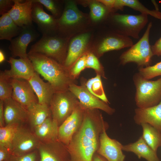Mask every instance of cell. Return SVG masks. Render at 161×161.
Listing matches in <instances>:
<instances>
[{
	"mask_svg": "<svg viewBox=\"0 0 161 161\" xmlns=\"http://www.w3.org/2000/svg\"><path fill=\"white\" fill-rule=\"evenodd\" d=\"M109 127L98 109L85 110L80 127L66 146L70 161H92L99 147L100 135Z\"/></svg>",
	"mask_w": 161,
	"mask_h": 161,
	"instance_id": "6da1fadb",
	"label": "cell"
},
{
	"mask_svg": "<svg viewBox=\"0 0 161 161\" xmlns=\"http://www.w3.org/2000/svg\"><path fill=\"white\" fill-rule=\"evenodd\" d=\"M27 54L35 71L47 81L55 92L68 90L70 84L74 83L63 65L41 54Z\"/></svg>",
	"mask_w": 161,
	"mask_h": 161,
	"instance_id": "7a4b0ae2",
	"label": "cell"
},
{
	"mask_svg": "<svg viewBox=\"0 0 161 161\" xmlns=\"http://www.w3.org/2000/svg\"><path fill=\"white\" fill-rule=\"evenodd\" d=\"M137 107L145 108L157 105L161 101V76L155 80L146 79L138 72L133 76Z\"/></svg>",
	"mask_w": 161,
	"mask_h": 161,
	"instance_id": "3957f363",
	"label": "cell"
},
{
	"mask_svg": "<svg viewBox=\"0 0 161 161\" xmlns=\"http://www.w3.org/2000/svg\"><path fill=\"white\" fill-rule=\"evenodd\" d=\"M152 25V22H149L140 39L121 54L120 57L121 64L125 65L130 63H134L139 68L150 66L151 59L154 56L149 42Z\"/></svg>",
	"mask_w": 161,
	"mask_h": 161,
	"instance_id": "277c9868",
	"label": "cell"
},
{
	"mask_svg": "<svg viewBox=\"0 0 161 161\" xmlns=\"http://www.w3.org/2000/svg\"><path fill=\"white\" fill-rule=\"evenodd\" d=\"M67 40L53 34L43 35L31 46L28 53L41 54L63 65L66 55Z\"/></svg>",
	"mask_w": 161,
	"mask_h": 161,
	"instance_id": "5b68a950",
	"label": "cell"
},
{
	"mask_svg": "<svg viewBox=\"0 0 161 161\" xmlns=\"http://www.w3.org/2000/svg\"><path fill=\"white\" fill-rule=\"evenodd\" d=\"M79 105L77 98L69 90L56 92L49 104L52 119L59 126Z\"/></svg>",
	"mask_w": 161,
	"mask_h": 161,
	"instance_id": "8992f818",
	"label": "cell"
},
{
	"mask_svg": "<svg viewBox=\"0 0 161 161\" xmlns=\"http://www.w3.org/2000/svg\"><path fill=\"white\" fill-rule=\"evenodd\" d=\"M111 18L117 27V32L136 39L139 38L140 32L148 22V16L142 14L133 15L116 13Z\"/></svg>",
	"mask_w": 161,
	"mask_h": 161,
	"instance_id": "52a82bcc",
	"label": "cell"
},
{
	"mask_svg": "<svg viewBox=\"0 0 161 161\" xmlns=\"http://www.w3.org/2000/svg\"><path fill=\"white\" fill-rule=\"evenodd\" d=\"M68 90L77 98L81 107L84 110L100 109L109 115L115 112V109L91 94L86 88L84 83L81 86L74 83L69 85Z\"/></svg>",
	"mask_w": 161,
	"mask_h": 161,
	"instance_id": "ba28073f",
	"label": "cell"
},
{
	"mask_svg": "<svg viewBox=\"0 0 161 161\" xmlns=\"http://www.w3.org/2000/svg\"><path fill=\"white\" fill-rule=\"evenodd\" d=\"M41 143L33 133L21 126L11 144L9 151L11 155H23L38 148Z\"/></svg>",
	"mask_w": 161,
	"mask_h": 161,
	"instance_id": "9c48e42d",
	"label": "cell"
},
{
	"mask_svg": "<svg viewBox=\"0 0 161 161\" xmlns=\"http://www.w3.org/2000/svg\"><path fill=\"white\" fill-rule=\"evenodd\" d=\"M84 112L79 104L71 115L59 126L58 141L66 146L69 144L82 124Z\"/></svg>",
	"mask_w": 161,
	"mask_h": 161,
	"instance_id": "30bf717a",
	"label": "cell"
},
{
	"mask_svg": "<svg viewBox=\"0 0 161 161\" xmlns=\"http://www.w3.org/2000/svg\"><path fill=\"white\" fill-rule=\"evenodd\" d=\"M104 129L100 137V143L97 153L107 161H124L126 156L123 152V145L117 140L111 138Z\"/></svg>",
	"mask_w": 161,
	"mask_h": 161,
	"instance_id": "8fae6325",
	"label": "cell"
},
{
	"mask_svg": "<svg viewBox=\"0 0 161 161\" xmlns=\"http://www.w3.org/2000/svg\"><path fill=\"white\" fill-rule=\"evenodd\" d=\"M38 34L32 27V25L22 27L19 35L10 41L9 48L12 57H18L20 58L28 59L27 53V47L29 44L35 40Z\"/></svg>",
	"mask_w": 161,
	"mask_h": 161,
	"instance_id": "7c38bea8",
	"label": "cell"
},
{
	"mask_svg": "<svg viewBox=\"0 0 161 161\" xmlns=\"http://www.w3.org/2000/svg\"><path fill=\"white\" fill-rule=\"evenodd\" d=\"M13 91L11 97L27 109L33 104L38 103L37 97L28 80L10 78Z\"/></svg>",
	"mask_w": 161,
	"mask_h": 161,
	"instance_id": "4fadbf2b",
	"label": "cell"
},
{
	"mask_svg": "<svg viewBox=\"0 0 161 161\" xmlns=\"http://www.w3.org/2000/svg\"><path fill=\"white\" fill-rule=\"evenodd\" d=\"M32 0V21L37 24L42 35L53 34L58 30L57 19L46 13L41 3Z\"/></svg>",
	"mask_w": 161,
	"mask_h": 161,
	"instance_id": "5bb4252c",
	"label": "cell"
},
{
	"mask_svg": "<svg viewBox=\"0 0 161 161\" xmlns=\"http://www.w3.org/2000/svg\"><path fill=\"white\" fill-rule=\"evenodd\" d=\"M38 148L40 155V161H70L66 146L58 140L41 143Z\"/></svg>",
	"mask_w": 161,
	"mask_h": 161,
	"instance_id": "9a60e30c",
	"label": "cell"
},
{
	"mask_svg": "<svg viewBox=\"0 0 161 161\" xmlns=\"http://www.w3.org/2000/svg\"><path fill=\"white\" fill-rule=\"evenodd\" d=\"M14 4L7 13L18 26L32 25V0H13Z\"/></svg>",
	"mask_w": 161,
	"mask_h": 161,
	"instance_id": "2e32d148",
	"label": "cell"
},
{
	"mask_svg": "<svg viewBox=\"0 0 161 161\" xmlns=\"http://www.w3.org/2000/svg\"><path fill=\"white\" fill-rule=\"evenodd\" d=\"M7 61L10 65V69L3 72L9 78L28 81L35 72L29 58L17 59L11 57Z\"/></svg>",
	"mask_w": 161,
	"mask_h": 161,
	"instance_id": "e0dca14e",
	"label": "cell"
},
{
	"mask_svg": "<svg viewBox=\"0 0 161 161\" xmlns=\"http://www.w3.org/2000/svg\"><path fill=\"white\" fill-rule=\"evenodd\" d=\"M90 37L89 33H85L75 37L71 40L63 64L66 68L68 69L85 54Z\"/></svg>",
	"mask_w": 161,
	"mask_h": 161,
	"instance_id": "ac0fdd59",
	"label": "cell"
},
{
	"mask_svg": "<svg viewBox=\"0 0 161 161\" xmlns=\"http://www.w3.org/2000/svg\"><path fill=\"white\" fill-rule=\"evenodd\" d=\"M133 119L137 125L147 123L161 132V101L152 107L136 108Z\"/></svg>",
	"mask_w": 161,
	"mask_h": 161,
	"instance_id": "d6986e66",
	"label": "cell"
},
{
	"mask_svg": "<svg viewBox=\"0 0 161 161\" xmlns=\"http://www.w3.org/2000/svg\"><path fill=\"white\" fill-rule=\"evenodd\" d=\"M83 18L75 4L72 1H67L62 14L57 19L58 30L65 33L70 27L80 22Z\"/></svg>",
	"mask_w": 161,
	"mask_h": 161,
	"instance_id": "ffe728a7",
	"label": "cell"
},
{
	"mask_svg": "<svg viewBox=\"0 0 161 161\" xmlns=\"http://www.w3.org/2000/svg\"><path fill=\"white\" fill-rule=\"evenodd\" d=\"M3 109L5 125L13 123H22L28 121L27 109L12 97L3 101Z\"/></svg>",
	"mask_w": 161,
	"mask_h": 161,
	"instance_id": "44dd1931",
	"label": "cell"
},
{
	"mask_svg": "<svg viewBox=\"0 0 161 161\" xmlns=\"http://www.w3.org/2000/svg\"><path fill=\"white\" fill-rule=\"evenodd\" d=\"M133 44L132 40L129 37L116 32L103 38L97 47V52L98 55L101 56L109 51L130 47Z\"/></svg>",
	"mask_w": 161,
	"mask_h": 161,
	"instance_id": "7402d4cb",
	"label": "cell"
},
{
	"mask_svg": "<svg viewBox=\"0 0 161 161\" xmlns=\"http://www.w3.org/2000/svg\"><path fill=\"white\" fill-rule=\"evenodd\" d=\"M28 81L37 97L38 103L49 106L50 101L56 92L50 84L44 82L36 72Z\"/></svg>",
	"mask_w": 161,
	"mask_h": 161,
	"instance_id": "603a6c76",
	"label": "cell"
},
{
	"mask_svg": "<svg viewBox=\"0 0 161 161\" xmlns=\"http://www.w3.org/2000/svg\"><path fill=\"white\" fill-rule=\"evenodd\" d=\"M59 126L50 117L35 127L33 133L41 143H47L58 140Z\"/></svg>",
	"mask_w": 161,
	"mask_h": 161,
	"instance_id": "cb8c5ba5",
	"label": "cell"
},
{
	"mask_svg": "<svg viewBox=\"0 0 161 161\" xmlns=\"http://www.w3.org/2000/svg\"><path fill=\"white\" fill-rule=\"evenodd\" d=\"M123 150L132 152L139 158H143L147 161H160L157 152L147 144L142 136L135 142L123 145Z\"/></svg>",
	"mask_w": 161,
	"mask_h": 161,
	"instance_id": "d4e9b609",
	"label": "cell"
},
{
	"mask_svg": "<svg viewBox=\"0 0 161 161\" xmlns=\"http://www.w3.org/2000/svg\"><path fill=\"white\" fill-rule=\"evenodd\" d=\"M27 110L28 121L33 129L52 116L49 106L47 105L37 103L31 106Z\"/></svg>",
	"mask_w": 161,
	"mask_h": 161,
	"instance_id": "484cf974",
	"label": "cell"
},
{
	"mask_svg": "<svg viewBox=\"0 0 161 161\" xmlns=\"http://www.w3.org/2000/svg\"><path fill=\"white\" fill-rule=\"evenodd\" d=\"M22 27L18 26L8 13L2 15L0 18V39L10 41L15 37L18 36Z\"/></svg>",
	"mask_w": 161,
	"mask_h": 161,
	"instance_id": "4316f807",
	"label": "cell"
},
{
	"mask_svg": "<svg viewBox=\"0 0 161 161\" xmlns=\"http://www.w3.org/2000/svg\"><path fill=\"white\" fill-rule=\"evenodd\" d=\"M127 6L140 12L141 14L150 15L161 21V12L159 10H150L137 0H115V8L122 10Z\"/></svg>",
	"mask_w": 161,
	"mask_h": 161,
	"instance_id": "83f0119b",
	"label": "cell"
},
{
	"mask_svg": "<svg viewBox=\"0 0 161 161\" xmlns=\"http://www.w3.org/2000/svg\"><path fill=\"white\" fill-rule=\"evenodd\" d=\"M143 138L147 144L157 152L161 146V132L147 123L142 124Z\"/></svg>",
	"mask_w": 161,
	"mask_h": 161,
	"instance_id": "f1b7e54d",
	"label": "cell"
},
{
	"mask_svg": "<svg viewBox=\"0 0 161 161\" xmlns=\"http://www.w3.org/2000/svg\"><path fill=\"white\" fill-rule=\"evenodd\" d=\"M84 83L87 89L93 95L107 103H109L104 91L100 75L97 74Z\"/></svg>",
	"mask_w": 161,
	"mask_h": 161,
	"instance_id": "f546056e",
	"label": "cell"
},
{
	"mask_svg": "<svg viewBox=\"0 0 161 161\" xmlns=\"http://www.w3.org/2000/svg\"><path fill=\"white\" fill-rule=\"evenodd\" d=\"M22 126L19 123H13L0 127V145L9 151L11 144L17 131Z\"/></svg>",
	"mask_w": 161,
	"mask_h": 161,
	"instance_id": "4dcf8cb0",
	"label": "cell"
},
{
	"mask_svg": "<svg viewBox=\"0 0 161 161\" xmlns=\"http://www.w3.org/2000/svg\"><path fill=\"white\" fill-rule=\"evenodd\" d=\"M89 6L90 16L94 21L101 20L111 12L103 4L97 1L91 3Z\"/></svg>",
	"mask_w": 161,
	"mask_h": 161,
	"instance_id": "1f68e13d",
	"label": "cell"
},
{
	"mask_svg": "<svg viewBox=\"0 0 161 161\" xmlns=\"http://www.w3.org/2000/svg\"><path fill=\"white\" fill-rule=\"evenodd\" d=\"M13 88L10 78L7 77L3 71L0 74V100L4 101L11 97Z\"/></svg>",
	"mask_w": 161,
	"mask_h": 161,
	"instance_id": "d6a6232c",
	"label": "cell"
},
{
	"mask_svg": "<svg viewBox=\"0 0 161 161\" xmlns=\"http://www.w3.org/2000/svg\"><path fill=\"white\" fill-rule=\"evenodd\" d=\"M138 72L142 77L148 80L161 76V61L152 66L139 68Z\"/></svg>",
	"mask_w": 161,
	"mask_h": 161,
	"instance_id": "836d02e7",
	"label": "cell"
},
{
	"mask_svg": "<svg viewBox=\"0 0 161 161\" xmlns=\"http://www.w3.org/2000/svg\"><path fill=\"white\" fill-rule=\"evenodd\" d=\"M86 68L93 69L96 72L97 74L106 78L103 66L97 57L93 53H86Z\"/></svg>",
	"mask_w": 161,
	"mask_h": 161,
	"instance_id": "e575fe53",
	"label": "cell"
},
{
	"mask_svg": "<svg viewBox=\"0 0 161 161\" xmlns=\"http://www.w3.org/2000/svg\"><path fill=\"white\" fill-rule=\"evenodd\" d=\"M86 53L81 56L68 70L69 73L71 78L74 80L80 74V72L86 68Z\"/></svg>",
	"mask_w": 161,
	"mask_h": 161,
	"instance_id": "d590c367",
	"label": "cell"
},
{
	"mask_svg": "<svg viewBox=\"0 0 161 161\" xmlns=\"http://www.w3.org/2000/svg\"><path fill=\"white\" fill-rule=\"evenodd\" d=\"M38 2L43 5L49 11L55 18L58 17L60 15L59 9L56 3L54 0H34Z\"/></svg>",
	"mask_w": 161,
	"mask_h": 161,
	"instance_id": "8d00e7d4",
	"label": "cell"
},
{
	"mask_svg": "<svg viewBox=\"0 0 161 161\" xmlns=\"http://www.w3.org/2000/svg\"><path fill=\"white\" fill-rule=\"evenodd\" d=\"M10 157L11 161H35L36 154L34 152H30L18 156L10 155Z\"/></svg>",
	"mask_w": 161,
	"mask_h": 161,
	"instance_id": "74e56055",
	"label": "cell"
},
{
	"mask_svg": "<svg viewBox=\"0 0 161 161\" xmlns=\"http://www.w3.org/2000/svg\"><path fill=\"white\" fill-rule=\"evenodd\" d=\"M14 4L13 0H0V14L1 16L7 13Z\"/></svg>",
	"mask_w": 161,
	"mask_h": 161,
	"instance_id": "f35d334b",
	"label": "cell"
},
{
	"mask_svg": "<svg viewBox=\"0 0 161 161\" xmlns=\"http://www.w3.org/2000/svg\"><path fill=\"white\" fill-rule=\"evenodd\" d=\"M10 153L8 149L2 145H0V161L9 160Z\"/></svg>",
	"mask_w": 161,
	"mask_h": 161,
	"instance_id": "ab89813d",
	"label": "cell"
},
{
	"mask_svg": "<svg viewBox=\"0 0 161 161\" xmlns=\"http://www.w3.org/2000/svg\"><path fill=\"white\" fill-rule=\"evenodd\" d=\"M153 55L161 56V37L151 46Z\"/></svg>",
	"mask_w": 161,
	"mask_h": 161,
	"instance_id": "60d3db41",
	"label": "cell"
},
{
	"mask_svg": "<svg viewBox=\"0 0 161 161\" xmlns=\"http://www.w3.org/2000/svg\"><path fill=\"white\" fill-rule=\"evenodd\" d=\"M97 1L103 4L111 12L114 10L115 0H99Z\"/></svg>",
	"mask_w": 161,
	"mask_h": 161,
	"instance_id": "b9f144b4",
	"label": "cell"
},
{
	"mask_svg": "<svg viewBox=\"0 0 161 161\" xmlns=\"http://www.w3.org/2000/svg\"><path fill=\"white\" fill-rule=\"evenodd\" d=\"M3 101L0 100V127L5 125L3 109Z\"/></svg>",
	"mask_w": 161,
	"mask_h": 161,
	"instance_id": "7bdbcfd3",
	"label": "cell"
},
{
	"mask_svg": "<svg viewBox=\"0 0 161 161\" xmlns=\"http://www.w3.org/2000/svg\"><path fill=\"white\" fill-rule=\"evenodd\" d=\"M92 161H107L103 157L96 153L94 155Z\"/></svg>",
	"mask_w": 161,
	"mask_h": 161,
	"instance_id": "ee69618b",
	"label": "cell"
},
{
	"mask_svg": "<svg viewBox=\"0 0 161 161\" xmlns=\"http://www.w3.org/2000/svg\"><path fill=\"white\" fill-rule=\"evenodd\" d=\"M5 60V57L3 52L0 49V63H2Z\"/></svg>",
	"mask_w": 161,
	"mask_h": 161,
	"instance_id": "f6af8a7d",
	"label": "cell"
},
{
	"mask_svg": "<svg viewBox=\"0 0 161 161\" xmlns=\"http://www.w3.org/2000/svg\"><path fill=\"white\" fill-rule=\"evenodd\" d=\"M7 161H9V160Z\"/></svg>",
	"mask_w": 161,
	"mask_h": 161,
	"instance_id": "bcb514c9",
	"label": "cell"
}]
</instances>
